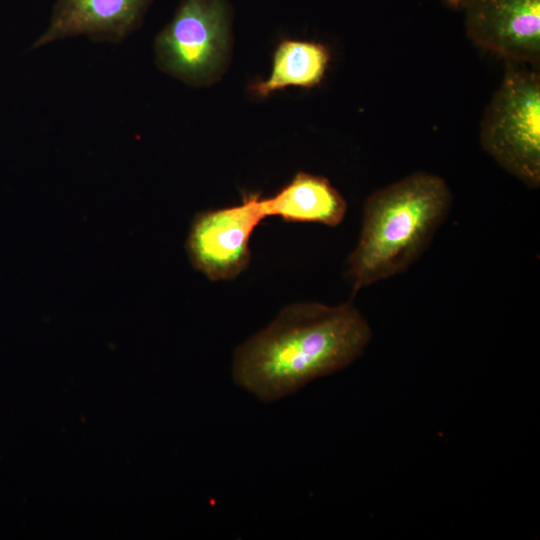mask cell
I'll return each mask as SVG.
<instances>
[{
  "label": "cell",
  "instance_id": "2",
  "mask_svg": "<svg viewBox=\"0 0 540 540\" xmlns=\"http://www.w3.org/2000/svg\"><path fill=\"white\" fill-rule=\"evenodd\" d=\"M452 201L446 181L425 171L367 197L358 242L347 260L352 295L414 263L449 215Z\"/></svg>",
  "mask_w": 540,
  "mask_h": 540
},
{
  "label": "cell",
  "instance_id": "7",
  "mask_svg": "<svg viewBox=\"0 0 540 540\" xmlns=\"http://www.w3.org/2000/svg\"><path fill=\"white\" fill-rule=\"evenodd\" d=\"M150 0H57L30 50L68 37L118 44L138 28Z\"/></svg>",
  "mask_w": 540,
  "mask_h": 540
},
{
  "label": "cell",
  "instance_id": "1",
  "mask_svg": "<svg viewBox=\"0 0 540 540\" xmlns=\"http://www.w3.org/2000/svg\"><path fill=\"white\" fill-rule=\"evenodd\" d=\"M371 337L352 300L336 306L293 303L237 347L233 379L261 401L279 400L351 364Z\"/></svg>",
  "mask_w": 540,
  "mask_h": 540
},
{
  "label": "cell",
  "instance_id": "5",
  "mask_svg": "<svg viewBox=\"0 0 540 540\" xmlns=\"http://www.w3.org/2000/svg\"><path fill=\"white\" fill-rule=\"evenodd\" d=\"M264 219L260 193L245 194L239 205L197 213L186 242L192 265L211 281L235 279L250 264L249 241Z\"/></svg>",
  "mask_w": 540,
  "mask_h": 540
},
{
  "label": "cell",
  "instance_id": "10",
  "mask_svg": "<svg viewBox=\"0 0 540 540\" xmlns=\"http://www.w3.org/2000/svg\"><path fill=\"white\" fill-rule=\"evenodd\" d=\"M440 1L450 8L460 10V5H461L462 0H440Z\"/></svg>",
  "mask_w": 540,
  "mask_h": 540
},
{
  "label": "cell",
  "instance_id": "8",
  "mask_svg": "<svg viewBox=\"0 0 540 540\" xmlns=\"http://www.w3.org/2000/svg\"><path fill=\"white\" fill-rule=\"evenodd\" d=\"M261 208L265 218L336 227L345 218L347 203L327 178L298 172L276 194L261 197Z\"/></svg>",
  "mask_w": 540,
  "mask_h": 540
},
{
  "label": "cell",
  "instance_id": "4",
  "mask_svg": "<svg viewBox=\"0 0 540 540\" xmlns=\"http://www.w3.org/2000/svg\"><path fill=\"white\" fill-rule=\"evenodd\" d=\"M156 64L189 85L221 76L230 52L229 13L224 0H181L155 38Z\"/></svg>",
  "mask_w": 540,
  "mask_h": 540
},
{
  "label": "cell",
  "instance_id": "9",
  "mask_svg": "<svg viewBox=\"0 0 540 540\" xmlns=\"http://www.w3.org/2000/svg\"><path fill=\"white\" fill-rule=\"evenodd\" d=\"M330 61V51L321 43L284 39L274 51L269 77L253 83L250 91L263 98L288 87L313 88L323 80Z\"/></svg>",
  "mask_w": 540,
  "mask_h": 540
},
{
  "label": "cell",
  "instance_id": "3",
  "mask_svg": "<svg viewBox=\"0 0 540 540\" xmlns=\"http://www.w3.org/2000/svg\"><path fill=\"white\" fill-rule=\"evenodd\" d=\"M505 62L480 122L479 142L499 166L530 188L540 185V75Z\"/></svg>",
  "mask_w": 540,
  "mask_h": 540
},
{
  "label": "cell",
  "instance_id": "6",
  "mask_svg": "<svg viewBox=\"0 0 540 540\" xmlns=\"http://www.w3.org/2000/svg\"><path fill=\"white\" fill-rule=\"evenodd\" d=\"M468 39L505 62L540 61V0H462Z\"/></svg>",
  "mask_w": 540,
  "mask_h": 540
}]
</instances>
